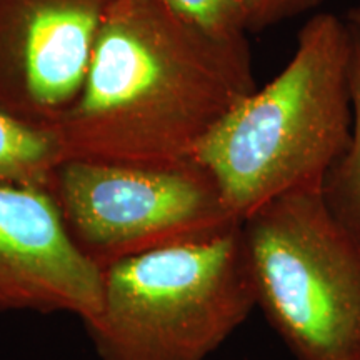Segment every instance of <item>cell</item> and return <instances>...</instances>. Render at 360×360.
Segmentation results:
<instances>
[{
    "mask_svg": "<svg viewBox=\"0 0 360 360\" xmlns=\"http://www.w3.org/2000/svg\"><path fill=\"white\" fill-rule=\"evenodd\" d=\"M114 0H0V110L51 130L79 97Z\"/></svg>",
    "mask_w": 360,
    "mask_h": 360,
    "instance_id": "cell-6",
    "label": "cell"
},
{
    "mask_svg": "<svg viewBox=\"0 0 360 360\" xmlns=\"http://www.w3.org/2000/svg\"><path fill=\"white\" fill-rule=\"evenodd\" d=\"M74 244L102 270L162 247L231 231L233 217L207 170L174 165L62 160L51 188Z\"/></svg>",
    "mask_w": 360,
    "mask_h": 360,
    "instance_id": "cell-5",
    "label": "cell"
},
{
    "mask_svg": "<svg viewBox=\"0 0 360 360\" xmlns=\"http://www.w3.org/2000/svg\"><path fill=\"white\" fill-rule=\"evenodd\" d=\"M350 30L334 13L305 22L289 64L207 132L192 159L244 220L283 193L322 187L352 135Z\"/></svg>",
    "mask_w": 360,
    "mask_h": 360,
    "instance_id": "cell-2",
    "label": "cell"
},
{
    "mask_svg": "<svg viewBox=\"0 0 360 360\" xmlns=\"http://www.w3.org/2000/svg\"><path fill=\"white\" fill-rule=\"evenodd\" d=\"M255 89L247 35H215L165 0H114L82 90L51 130L62 160L174 165Z\"/></svg>",
    "mask_w": 360,
    "mask_h": 360,
    "instance_id": "cell-1",
    "label": "cell"
},
{
    "mask_svg": "<svg viewBox=\"0 0 360 360\" xmlns=\"http://www.w3.org/2000/svg\"><path fill=\"white\" fill-rule=\"evenodd\" d=\"M62 162L57 135L0 110V186L51 188Z\"/></svg>",
    "mask_w": 360,
    "mask_h": 360,
    "instance_id": "cell-8",
    "label": "cell"
},
{
    "mask_svg": "<svg viewBox=\"0 0 360 360\" xmlns=\"http://www.w3.org/2000/svg\"><path fill=\"white\" fill-rule=\"evenodd\" d=\"M347 20V19H345ZM352 135L340 159L322 184V193L332 215L360 245V25L349 22Z\"/></svg>",
    "mask_w": 360,
    "mask_h": 360,
    "instance_id": "cell-9",
    "label": "cell"
},
{
    "mask_svg": "<svg viewBox=\"0 0 360 360\" xmlns=\"http://www.w3.org/2000/svg\"><path fill=\"white\" fill-rule=\"evenodd\" d=\"M102 307V269L67 232L51 191L0 186V312L70 314Z\"/></svg>",
    "mask_w": 360,
    "mask_h": 360,
    "instance_id": "cell-7",
    "label": "cell"
},
{
    "mask_svg": "<svg viewBox=\"0 0 360 360\" xmlns=\"http://www.w3.org/2000/svg\"><path fill=\"white\" fill-rule=\"evenodd\" d=\"M345 19H347L349 22H352V24L360 25V2L357 4V6H354L352 8H350Z\"/></svg>",
    "mask_w": 360,
    "mask_h": 360,
    "instance_id": "cell-12",
    "label": "cell"
},
{
    "mask_svg": "<svg viewBox=\"0 0 360 360\" xmlns=\"http://www.w3.org/2000/svg\"><path fill=\"white\" fill-rule=\"evenodd\" d=\"M244 13L247 32H260L305 12L314 11L326 0H236Z\"/></svg>",
    "mask_w": 360,
    "mask_h": 360,
    "instance_id": "cell-11",
    "label": "cell"
},
{
    "mask_svg": "<svg viewBox=\"0 0 360 360\" xmlns=\"http://www.w3.org/2000/svg\"><path fill=\"white\" fill-rule=\"evenodd\" d=\"M255 309L240 224L102 270V307L84 322L101 360H205Z\"/></svg>",
    "mask_w": 360,
    "mask_h": 360,
    "instance_id": "cell-3",
    "label": "cell"
},
{
    "mask_svg": "<svg viewBox=\"0 0 360 360\" xmlns=\"http://www.w3.org/2000/svg\"><path fill=\"white\" fill-rule=\"evenodd\" d=\"M184 17L222 37L247 35L244 13L236 0H165Z\"/></svg>",
    "mask_w": 360,
    "mask_h": 360,
    "instance_id": "cell-10",
    "label": "cell"
},
{
    "mask_svg": "<svg viewBox=\"0 0 360 360\" xmlns=\"http://www.w3.org/2000/svg\"><path fill=\"white\" fill-rule=\"evenodd\" d=\"M262 310L297 360H360V245L322 187L278 195L240 220Z\"/></svg>",
    "mask_w": 360,
    "mask_h": 360,
    "instance_id": "cell-4",
    "label": "cell"
}]
</instances>
